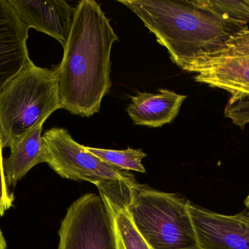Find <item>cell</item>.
I'll use <instances>...</instances> for the list:
<instances>
[{"mask_svg": "<svg viewBox=\"0 0 249 249\" xmlns=\"http://www.w3.org/2000/svg\"><path fill=\"white\" fill-rule=\"evenodd\" d=\"M195 73L196 82L230 94L227 105L249 99V51L224 48L203 54L183 67Z\"/></svg>", "mask_w": 249, "mask_h": 249, "instance_id": "7", "label": "cell"}, {"mask_svg": "<svg viewBox=\"0 0 249 249\" xmlns=\"http://www.w3.org/2000/svg\"><path fill=\"white\" fill-rule=\"evenodd\" d=\"M3 162L2 146L0 139V217L4 216L5 212L13 207L15 200L14 194L10 191L6 183Z\"/></svg>", "mask_w": 249, "mask_h": 249, "instance_id": "17", "label": "cell"}, {"mask_svg": "<svg viewBox=\"0 0 249 249\" xmlns=\"http://www.w3.org/2000/svg\"><path fill=\"white\" fill-rule=\"evenodd\" d=\"M42 126L39 124L32 130L4 159V177L7 187H16L32 168L46 162L47 156L42 139Z\"/></svg>", "mask_w": 249, "mask_h": 249, "instance_id": "13", "label": "cell"}, {"mask_svg": "<svg viewBox=\"0 0 249 249\" xmlns=\"http://www.w3.org/2000/svg\"><path fill=\"white\" fill-rule=\"evenodd\" d=\"M29 28L55 38L65 46L72 24L74 8L64 0H9Z\"/></svg>", "mask_w": 249, "mask_h": 249, "instance_id": "10", "label": "cell"}, {"mask_svg": "<svg viewBox=\"0 0 249 249\" xmlns=\"http://www.w3.org/2000/svg\"><path fill=\"white\" fill-rule=\"evenodd\" d=\"M133 12L182 69L223 46L248 25L203 7L200 0H118Z\"/></svg>", "mask_w": 249, "mask_h": 249, "instance_id": "2", "label": "cell"}, {"mask_svg": "<svg viewBox=\"0 0 249 249\" xmlns=\"http://www.w3.org/2000/svg\"><path fill=\"white\" fill-rule=\"evenodd\" d=\"M118 39L97 1L77 4L62 60L53 70L61 109L82 117L100 111L112 87L110 54Z\"/></svg>", "mask_w": 249, "mask_h": 249, "instance_id": "1", "label": "cell"}, {"mask_svg": "<svg viewBox=\"0 0 249 249\" xmlns=\"http://www.w3.org/2000/svg\"><path fill=\"white\" fill-rule=\"evenodd\" d=\"M224 114L232 124L240 128H245L249 124V99L226 105Z\"/></svg>", "mask_w": 249, "mask_h": 249, "instance_id": "16", "label": "cell"}, {"mask_svg": "<svg viewBox=\"0 0 249 249\" xmlns=\"http://www.w3.org/2000/svg\"><path fill=\"white\" fill-rule=\"evenodd\" d=\"M189 211L200 249H249V211L225 215L190 202Z\"/></svg>", "mask_w": 249, "mask_h": 249, "instance_id": "8", "label": "cell"}, {"mask_svg": "<svg viewBox=\"0 0 249 249\" xmlns=\"http://www.w3.org/2000/svg\"><path fill=\"white\" fill-rule=\"evenodd\" d=\"M0 249H7V243L1 230H0Z\"/></svg>", "mask_w": 249, "mask_h": 249, "instance_id": "19", "label": "cell"}, {"mask_svg": "<svg viewBox=\"0 0 249 249\" xmlns=\"http://www.w3.org/2000/svg\"><path fill=\"white\" fill-rule=\"evenodd\" d=\"M190 202L138 183L127 209L139 235L151 249H200L189 211Z\"/></svg>", "mask_w": 249, "mask_h": 249, "instance_id": "4", "label": "cell"}, {"mask_svg": "<svg viewBox=\"0 0 249 249\" xmlns=\"http://www.w3.org/2000/svg\"><path fill=\"white\" fill-rule=\"evenodd\" d=\"M132 187L112 186L99 190L107 208L116 249H151L133 225L127 209V200Z\"/></svg>", "mask_w": 249, "mask_h": 249, "instance_id": "12", "label": "cell"}, {"mask_svg": "<svg viewBox=\"0 0 249 249\" xmlns=\"http://www.w3.org/2000/svg\"><path fill=\"white\" fill-rule=\"evenodd\" d=\"M29 29L9 0H0V90L31 60Z\"/></svg>", "mask_w": 249, "mask_h": 249, "instance_id": "9", "label": "cell"}, {"mask_svg": "<svg viewBox=\"0 0 249 249\" xmlns=\"http://www.w3.org/2000/svg\"><path fill=\"white\" fill-rule=\"evenodd\" d=\"M46 163L66 179L91 183L98 190L111 185L133 187L134 175L104 162L77 143L67 130L53 127L42 136Z\"/></svg>", "mask_w": 249, "mask_h": 249, "instance_id": "5", "label": "cell"}, {"mask_svg": "<svg viewBox=\"0 0 249 249\" xmlns=\"http://www.w3.org/2000/svg\"><path fill=\"white\" fill-rule=\"evenodd\" d=\"M219 48L235 51H249V28L248 26L232 35L223 46Z\"/></svg>", "mask_w": 249, "mask_h": 249, "instance_id": "18", "label": "cell"}, {"mask_svg": "<svg viewBox=\"0 0 249 249\" xmlns=\"http://www.w3.org/2000/svg\"><path fill=\"white\" fill-rule=\"evenodd\" d=\"M58 249H116L110 216L102 196L84 194L67 210Z\"/></svg>", "mask_w": 249, "mask_h": 249, "instance_id": "6", "label": "cell"}, {"mask_svg": "<svg viewBox=\"0 0 249 249\" xmlns=\"http://www.w3.org/2000/svg\"><path fill=\"white\" fill-rule=\"evenodd\" d=\"M186 98L167 89L156 93L140 92L132 96L126 111L136 125L160 127L173 122Z\"/></svg>", "mask_w": 249, "mask_h": 249, "instance_id": "11", "label": "cell"}, {"mask_svg": "<svg viewBox=\"0 0 249 249\" xmlns=\"http://www.w3.org/2000/svg\"><path fill=\"white\" fill-rule=\"evenodd\" d=\"M61 108L53 70L29 60L0 90V139L13 152L39 124Z\"/></svg>", "mask_w": 249, "mask_h": 249, "instance_id": "3", "label": "cell"}, {"mask_svg": "<svg viewBox=\"0 0 249 249\" xmlns=\"http://www.w3.org/2000/svg\"><path fill=\"white\" fill-rule=\"evenodd\" d=\"M203 7L210 11L226 16L232 20L248 25L249 0H200Z\"/></svg>", "mask_w": 249, "mask_h": 249, "instance_id": "15", "label": "cell"}, {"mask_svg": "<svg viewBox=\"0 0 249 249\" xmlns=\"http://www.w3.org/2000/svg\"><path fill=\"white\" fill-rule=\"evenodd\" d=\"M86 150L93 153L104 162L113 165L119 169L125 171H136L145 173L146 170L142 164V160L146 157V154L142 149H133L128 148L125 150H110V149H97L90 146H85Z\"/></svg>", "mask_w": 249, "mask_h": 249, "instance_id": "14", "label": "cell"}]
</instances>
